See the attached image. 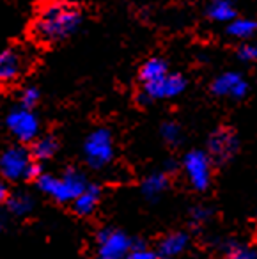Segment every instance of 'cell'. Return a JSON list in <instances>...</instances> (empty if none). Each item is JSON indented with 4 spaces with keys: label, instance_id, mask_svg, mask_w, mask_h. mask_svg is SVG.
Wrapping results in <instances>:
<instances>
[{
    "label": "cell",
    "instance_id": "obj_7",
    "mask_svg": "<svg viewBox=\"0 0 257 259\" xmlns=\"http://www.w3.org/2000/svg\"><path fill=\"white\" fill-rule=\"evenodd\" d=\"M30 149L23 146H11L0 156V172L8 181H18L20 178H25L27 167L32 162Z\"/></svg>",
    "mask_w": 257,
    "mask_h": 259
},
{
    "label": "cell",
    "instance_id": "obj_26",
    "mask_svg": "<svg viewBox=\"0 0 257 259\" xmlns=\"http://www.w3.org/2000/svg\"><path fill=\"white\" fill-rule=\"evenodd\" d=\"M128 257H132V259H156L158 252H153L147 247H144V248H139V250H132Z\"/></svg>",
    "mask_w": 257,
    "mask_h": 259
},
{
    "label": "cell",
    "instance_id": "obj_10",
    "mask_svg": "<svg viewBox=\"0 0 257 259\" xmlns=\"http://www.w3.org/2000/svg\"><path fill=\"white\" fill-rule=\"evenodd\" d=\"M211 93L215 96H231L234 100H243L248 94V83L239 73L227 71L211 82Z\"/></svg>",
    "mask_w": 257,
    "mask_h": 259
},
{
    "label": "cell",
    "instance_id": "obj_15",
    "mask_svg": "<svg viewBox=\"0 0 257 259\" xmlns=\"http://www.w3.org/2000/svg\"><path fill=\"white\" fill-rule=\"evenodd\" d=\"M206 15L213 22L225 23L236 18V9L231 0H211L206 8Z\"/></svg>",
    "mask_w": 257,
    "mask_h": 259
},
{
    "label": "cell",
    "instance_id": "obj_19",
    "mask_svg": "<svg viewBox=\"0 0 257 259\" xmlns=\"http://www.w3.org/2000/svg\"><path fill=\"white\" fill-rule=\"evenodd\" d=\"M8 208H9V211H11L13 215L25 217V215H29V213L32 211L34 199L30 197L29 194H25V192H18V194H15V195H9Z\"/></svg>",
    "mask_w": 257,
    "mask_h": 259
},
{
    "label": "cell",
    "instance_id": "obj_18",
    "mask_svg": "<svg viewBox=\"0 0 257 259\" xmlns=\"http://www.w3.org/2000/svg\"><path fill=\"white\" fill-rule=\"evenodd\" d=\"M257 32V22L255 20L248 18H234L227 25V34L232 37H238V39H246V37H252Z\"/></svg>",
    "mask_w": 257,
    "mask_h": 259
},
{
    "label": "cell",
    "instance_id": "obj_25",
    "mask_svg": "<svg viewBox=\"0 0 257 259\" xmlns=\"http://www.w3.org/2000/svg\"><path fill=\"white\" fill-rule=\"evenodd\" d=\"M213 215V211H211L209 208H202V206H197V208L192 209V220L193 224H204L209 217Z\"/></svg>",
    "mask_w": 257,
    "mask_h": 259
},
{
    "label": "cell",
    "instance_id": "obj_6",
    "mask_svg": "<svg viewBox=\"0 0 257 259\" xmlns=\"http://www.w3.org/2000/svg\"><path fill=\"white\" fill-rule=\"evenodd\" d=\"M6 126L20 142H34L39 135V119L23 105L11 108L6 117Z\"/></svg>",
    "mask_w": 257,
    "mask_h": 259
},
{
    "label": "cell",
    "instance_id": "obj_11",
    "mask_svg": "<svg viewBox=\"0 0 257 259\" xmlns=\"http://www.w3.org/2000/svg\"><path fill=\"white\" fill-rule=\"evenodd\" d=\"M23 59L16 48H6L0 55V80L4 83H11L22 75Z\"/></svg>",
    "mask_w": 257,
    "mask_h": 259
},
{
    "label": "cell",
    "instance_id": "obj_20",
    "mask_svg": "<svg viewBox=\"0 0 257 259\" xmlns=\"http://www.w3.org/2000/svg\"><path fill=\"white\" fill-rule=\"evenodd\" d=\"M222 250L225 252L227 257H232V259H255L257 257V252L253 248H248L245 245L238 243L234 240H229L222 245Z\"/></svg>",
    "mask_w": 257,
    "mask_h": 259
},
{
    "label": "cell",
    "instance_id": "obj_2",
    "mask_svg": "<svg viewBox=\"0 0 257 259\" xmlns=\"http://www.w3.org/2000/svg\"><path fill=\"white\" fill-rule=\"evenodd\" d=\"M37 188L50 195L54 201L66 204L73 202L83 190L87 188V178L76 169H66L61 178L52 176V174H41L39 180L36 181Z\"/></svg>",
    "mask_w": 257,
    "mask_h": 259
},
{
    "label": "cell",
    "instance_id": "obj_5",
    "mask_svg": "<svg viewBox=\"0 0 257 259\" xmlns=\"http://www.w3.org/2000/svg\"><path fill=\"white\" fill-rule=\"evenodd\" d=\"M211 156L209 153L200 151V149H193V151L186 153L183 158V169L188 178V183L192 188L199 192H206L211 183Z\"/></svg>",
    "mask_w": 257,
    "mask_h": 259
},
{
    "label": "cell",
    "instance_id": "obj_13",
    "mask_svg": "<svg viewBox=\"0 0 257 259\" xmlns=\"http://www.w3.org/2000/svg\"><path fill=\"white\" fill-rule=\"evenodd\" d=\"M190 241V236L186 233H172L167 234L158 241V257H176V255L183 254Z\"/></svg>",
    "mask_w": 257,
    "mask_h": 259
},
{
    "label": "cell",
    "instance_id": "obj_28",
    "mask_svg": "<svg viewBox=\"0 0 257 259\" xmlns=\"http://www.w3.org/2000/svg\"><path fill=\"white\" fill-rule=\"evenodd\" d=\"M178 162H174V160H167V165H165V170L167 172H174L176 169H178Z\"/></svg>",
    "mask_w": 257,
    "mask_h": 259
},
{
    "label": "cell",
    "instance_id": "obj_3",
    "mask_svg": "<svg viewBox=\"0 0 257 259\" xmlns=\"http://www.w3.org/2000/svg\"><path fill=\"white\" fill-rule=\"evenodd\" d=\"M114 142L107 128H96L83 142V158L91 169H103L114 160Z\"/></svg>",
    "mask_w": 257,
    "mask_h": 259
},
{
    "label": "cell",
    "instance_id": "obj_12",
    "mask_svg": "<svg viewBox=\"0 0 257 259\" xmlns=\"http://www.w3.org/2000/svg\"><path fill=\"white\" fill-rule=\"evenodd\" d=\"M101 197V188L98 185H87V188L73 201V211L78 217H89L94 213Z\"/></svg>",
    "mask_w": 257,
    "mask_h": 259
},
{
    "label": "cell",
    "instance_id": "obj_4",
    "mask_svg": "<svg viewBox=\"0 0 257 259\" xmlns=\"http://www.w3.org/2000/svg\"><path fill=\"white\" fill-rule=\"evenodd\" d=\"M98 255L101 259H121L128 257L132 252L133 240L124 231L114 227H103L96 234Z\"/></svg>",
    "mask_w": 257,
    "mask_h": 259
},
{
    "label": "cell",
    "instance_id": "obj_1",
    "mask_svg": "<svg viewBox=\"0 0 257 259\" xmlns=\"http://www.w3.org/2000/svg\"><path fill=\"white\" fill-rule=\"evenodd\" d=\"M82 9L64 0L48 2L41 9L32 25V36L43 45H57L66 41L82 25Z\"/></svg>",
    "mask_w": 257,
    "mask_h": 259
},
{
    "label": "cell",
    "instance_id": "obj_21",
    "mask_svg": "<svg viewBox=\"0 0 257 259\" xmlns=\"http://www.w3.org/2000/svg\"><path fill=\"white\" fill-rule=\"evenodd\" d=\"M160 132H161L163 141L167 142L168 146H172V148H178V146L183 142V132H181V126H179L178 122H174V121L163 122Z\"/></svg>",
    "mask_w": 257,
    "mask_h": 259
},
{
    "label": "cell",
    "instance_id": "obj_24",
    "mask_svg": "<svg viewBox=\"0 0 257 259\" xmlns=\"http://www.w3.org/2000/svg\"><path fill=\"white\" fill-rule=\"evenodd\" d=\"M41 174H43V167H41L39 160H32V162H30V165L27 167V172H25V178H23V180L37 181Z\"/></svg>",
    "mask_w": 257,
    "mask_h": 259
},
{
    "label": "cell",
    "instance_id": "obj_8",
    "mask_svg": "<svg viewBox=\"0 0 257 259\" xmlns=\"http://www.w3.org/2000/svg\"><path fill=\"white\" fill-rule=\"evenodd\" d=\"M239 148V141L236 137L234 132L229 128H218L207 139V153H209L211 160L218 165L227 163L232 156L236 155Z\"/></svg>",
    "mask_w": 257,
    "mask_h": 259
},
{
    "label": "cell",
    "instance_id": "obj_27",
    "mask_svg": "<svg viewBox=\"0 0 257 259\" xmlns=\"http://www.w3.org/2000/svg\"><path fill=\"white\" fill-rule=\"evenodd\" d=\"M0 199H2V201H4V202L9 199V190H8V187H6L4 183L0 185Z\"/></svg>",
    "mask_w": 257,
    "mask_h": 259
},
{
    "label": "cell",
    "instance_id": "obj_23",
    "mask_svg": "<svg viewBox=\"0 0 257 259\" xmlns=\"http://www.w3.org/2000/svg\"><path fill=\"white\" fill-rule=\"evenodd\" d=\"M236 55H238V59L243 62H253V61H257V47L255 45L245 43L238 48Z\"/></svg>",
    "mask_w": 257,
    "mask_h": 259
},
{
    "label": "cell",
    "instance_id": "obj_17",
    "mask_svg": "<svg viewBox=\"0 0 257 259\" xmlns=\"http://www.w3.org/2000/svg\"><path fill=\"white\" fill-rule=\"evenodd\" d=\"M57 149H59L57 139L54 135H45V137L34 141L32 148H30V155H32L34 160L45 162V160H50L57 153Z\"/></svg>",
    "mask_w": 257,
    "mask_h": 259
},
{
    "label": "cell",
    "instance_id": "obj_16",
    "mask_svg": "<svg viewBox=\"0 0 257 259\" xmlns=\"http://www.w3.org/2000/svg\"><path fill=\"white\" fill-rule=\"evenodd\" d=\"M168 73V66L163 59L160 57H151L140 66L139 69V78L142 83L146 82H153V80H158L161 76H165Z\"/></svg>",
    "mask_w": 257,
    "mask_h": 259
},
{
    "label": "cell",
    "instance_id": "obj_9",
    "mask_svg": "<svg viewBox=\"0 0 257 259\" xmlns=\"http://www.w3.org/2000/svg\"><path fill=\"white\" fill-rule=\"evenodd\" d=\"M147 96L151 100H167V98H176L186 89V78L181 73H167L165 76L153 82L142 83Z\"/></svg>",
    "mask_w": 257,
    "mask_h": 259
},
{
    "label": "cell",
    "instance_id": "obj_22",
    "mask_svg": "<svg viewBox=\"0 0 257 259\" xmlns=\"http://www.w3.org/2000/svg\"><path fill=\"white\" fill-rule=\"evenodd\" d=\"M37 101H39V91L34 85L25 87V89L22 91V94H20V103L27 108H34L37 105Z\"/></svg>",
    "mask_w": 257,
    "mask_h": 259
},
{
    "label": "cell",
    "instance_id": "obj_14",
    "mask_svg": "<svg viewBox=\"0 0 257 259\" xmlns=\"http://www.w3.org/2000/svg\"><path fill=\"white\" fill-rule=\"evenodd\" d=\"M167 188H168V178L165 172H153L142 181V194L151 202H156Z\"/></svg>",
    "mask_w": 257,
    "mask_h": 259
}]
</instances>
